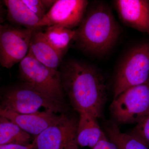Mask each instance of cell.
Segmentation results:
<instances>
[{
	"mask_svg": "<svg viewBox=\"0 0 149 149\" xmlns=\"http://www.w3.org/2000/svg\"><path fill=\"white\" fill-rule=\"evenodd\" d=\"M59 71L63 91L74 110L100 117L106 101L107 87L100 71L74 59L64 62Z\"/></svg>",
	"mask_w": 149,
	"mask_h": 149,
	"instance_id": "6da1fadb",
	"label": "cell"
},
{
	"mask_svg": "<svg viewBox=\"0 0 149 149\" xmlns=\"http://www.w3.org/2000/svg\"><path fill=\"white\" fill-rule=\"evenodd\" d=\"M74 41L80 50L95 56L105 55L114 47L121 33L111 9L103 2L88 6L83 20L75 29Z\"/></svg>",
	"mask_w": 149,
	"mask_h": 149,
	"instance_id": "7a4b0ae2",
	"label": "cell"
},
{
	"mask_svg": "<svg viewBox=\"0 0 149 149\" xmlns=\"http://www.w3.org/2000/svg\"><path fill=\"white\" fill-rule=\"evenodd\" d=\"M41 108L57 114L66 113L67 107L51 99L26 83L9 85L0 89V109L20 114L40 111Z\"/></svg>",
	"mask_w": 149,
	"mask_h": 149,
	"instance_id": "3957f363",
	"label": "cell"
},
{
	"mask_svg": "<svg viewBox=\"0 0 149 149\" xmlns=\"http://www.w3.org/2000/svg\"><path fill=\"white\" fill-rule=\"evenodd\" d=\"M149 81V42L132 46L118 65L113 83V99L128 88Z\"/></svg>",
	"mask_w": 149,
	"mask_h": 149,
	"instance_id": "277c9868",
	"label": "cell"
},
{
	"mask_svg": "<svg viewBox=\"0 0 149 149\" xmlns=\"http://www.w3.org/2000/svg\"><path fill=\"white\" fill-rule=\"evenodd\" d=\"M114 123H137L149 116V81L133 86L113 99L109 107Z\"/></svg>",
	"mask_w": 149,
	"mask_h": 149,
	"instance_id": "5b68a950",
	"label": "cell"
},
{
	"mask_svg": "<svg viewBox=\"0 0 149 149\" xmlns=\"http://www.w3.org/2000/svg\"><path fill=\"white\" fill-rule=\"evenodd\" d=\"M19 75L26 83L56 101L65 103L59 70L51 69L29 53L19 64Z\"/></svg>",
	"mask_w": 149,
	"mask_h": 149,
	"instance_id": "8992f818",
	"label": "cell"
},
{
	"mask_svg": "<svg viewBox=\"0 0 149 149\" xmlns=\"http://www.w3.org/2000/svg\"><path fill=\"white\" fill-rule=\"evenodd\" d=\"M78 120L67 113L34 137L31 144L35 149H78L77 141Z\"/></svg>",
	"mask_w": 149,
	"mask_h": 149,
	"instance_id": "52a82bcc",
	"label": "cell"
},
{
	"mask_svg": "<svg viewBox=\"0 0 149 149\" xmlns=\"http://www.w3.org/2000/svg\"><path fill=\"white\" fill-rule=\"evenodd\" d=\"M37 29L2 24L0 29V65L3 67L10 69L26 57L32 35Z\"/></svg>",
	"mask_w": 149,
	"mask_h": 149,
	"instance_id": "ba28073f",
	"label": "cell"
},
{
	"mask_svg": "<svg viewBox=\"0 0 149 149\" xmlns=\"http://www.w3.org/2000/svg\"><path fill=\"white\" fill-rule=\"evenodd\" d=\"M89 4L87 0H56L40 20L37 27L59 25L72 29L78 27Z\"/></svg>",
	"mask_w": 149,
	"mask_h": 149,
	"instance_id": "9c48e42d",
	"label": "cell"
},
{
	"mask_svg": "<svg viewBox=\"0 0 149 149\" xmlns=\"http://www.w3.org/2000/svg\"><path fill=\"white\" fill-rule=\"evenodd\" d=\"M113 3L123 24L149 35V1L116 0Z\"/></svg>",
	"mask_w": 149,
	"mask_h": 149,
	"instance_id": "30bf717a",
	"label": "cell"
},
{
	"mask_svg": "<svg viewBox=\"0 0 149 149\" xmlns=\"http://www.w3.org/2000/svg\"><path fill=\"white\" fill-rule=\"evenodd\" d=\"M61 115L47 110L20 114L7 110L0 109V115L8 118L34 137L56 122L60 118Z\"/></svg>",
	"mask_w": 149,
	"mask_h": 149,
	"instance_id": "8fae6325",
	"label": "cell"
},
{
	"mask_svg": "<svg viewBox=\"0 0 149 149\" xmlns=\"http://www.w3.org/2000/svg\"><path fill=\"white\" fill-rule=\"evenodd\" d=\"M40 29H36L33 32L28 53L49 68L58 70L63 56L51 45Z\"/></svg>",
	"mask_w": 149,
	"mask_h": 149,
	"instance_id": "7c38bea8",
	"label": "cell"
},
{
	"mask_svg": "<svg viewBox=\"0 0 149 149\" xmlns=\"http://www.w3.org/2000/svg\"><path fill=\"white\" fill-rule=\"evenodd\" d=\"M77 141L78 146L93 149L100 141L104 132L97 118L88 113H79Z\"/></svg>",
	"mask_w": 149,
	"mask_h": 149,
	"instance_id": "4fadbf2b",
	"label": "cell"
},
{
	"mask_svg": "<svg viewBox=\"0 0 149 149\" xmlns=\"http://www.w3.org/2000/svg\"><path fill=\"white\" fill-rule=\"evenodd\" d=\"M7 8V18L10 22L24 26L25 28L37 29L41 19L32 11L23 0H4Z\"/></svg>",
	"mask_w": 149,
	"mask_h": 149,
	"instance_id": "5bb4252c",
	"label": "cell"
},
{
	"mask_svg": "<svg viewBox=\"0 0 149 149\" xmlns=\"http://www.w3.org/2000/svg\"><path fill=\"white\" fill-rule=\"evenodd\" d=\"M32 136L16 123L0 115V145L17 144L27 146L31 144Z\"/></svg>",
	"mask_w": 149,
	"mask_h": 149,
	"instance_id": "9a60e30c",
	"label": "cell"
},
{
	"mask_svg": "<svg viewBox=\"0 0 149 149\" xmlns=\"http://www.w3.org/2000/svg\"><path fill=\"white\" fill-rule=\"evenodd\" d=\"M43 32L51 45L63 56L70 44L74 41L76 35L75 29H68L59 25L47 27Z\"/></svg>",
	"mask_w": 149,
	"mask_h": 149,
	"instance_id": "2e32d148",
	"label": "cell"
},
{
	"mask_svg": "<svg viewBox=\"0 0 149 149\" xmlns=\"http://www.w3.org/2000/svg\"><path fill=\"white\" fill-rule=\"evenodd\" d=\"M105 129L107 137L118 149H149L146 144L136 136L121 132L114 122L109 123Z\"/></svg>",
	"mask_w": 149,
	"mask_h": 149,
	"instance_id": "e0dca14e",
	"label": "cell"
},
{
	"mask_svg": "<svg viewBox=\"0 0 149 149\" xmlns=\"http://www.w3.org/2000/svg\"><path fill=\"white\" fill-rule=\"evenodd\" d=\"M130 134L140 139L149 147V116L136 124Z\"/></svg>",
	"mask_w": 149,
	"mask_h": 149,
	"instance_id": "ac0fdd59",
	"label": "cell"
},
{
	"mask_svg": "<svg viewBox=\"0 0 149 149\" xmlns=\"http://www.w3.org/2000/svg\"><path fill=\"white\" fill-rule=\"evenodd\" d=\"M24 3L39 17L40 19L45 16L47 11L42 0H23Z\"/></svg>",
	"mask_w": 149,
	"mask_h": 149,
	"instance_id": "d6986e66",
	"label": "cell"
},
{
	"mask_svg": "<svg viewBox=\"0 0 149 149\" xmlns=\"http://www.w3.org/2000/svg\"><path fill=\"white\" fill-rule=\"evenodd\" d=\"M92 149H118L113 143L110 141L105 133H103L100 141Z\"/></svg>",
	"mask_w": 149,
	"mask_h": 149,
	"instance_id": "ffe728a7",
	"label": "cell"
},
{
	"mask_svg": "<svg viewBox=\"0 0 149 149\" xmlns=\"http://www.w3.org/2000/svg\"><path fill=\"white\" fill-rule=\"evenodd\" d=\"M0 149H35L31 144L27 146L17 144H4L0 145Z\"/></svg>",
	"mask_w": 149,
	"mask_h": 149,
	"instance_id": "44dd1931",
	"label": "cell"
},
{
	"mask_svg": "<svg viewBox=\"0 0 149 149\" xmlns=\"http://www.w3.org/2000/svg\"><path fill=\"white\" fill-rule=\"evenodd\" d=\"M56 0H42L43 5L44 6L47 10H49L51 8L56 2Z\"/></svg>",
	"mask_w": 149,
	"mask_h": 149,
	"instance_id": "7402d4cb",
	"label": "cell"
},
{
	"mask_svg": "<svg viewBox=\"0 0 149 149\" xmlns=\"http://www.w3.org/2000/svg\"><path fill=\"white\" fill-rule=\"evenodd\" d=\"M3 1H0V24H2V23L3 22L4 17V9L3 7Z\"/></svg>",
	"mask_w": 149,
	"mask_h": 149,
	"instance_id": "603a6c76",
	"label": "cell"
},
{
	"mask_svg": "<svg viewBox=\"0 0 149 149\" xmlns=\"http://www.w3.org/2000/svg\"><path fill=\"white\" fill-rule=\"evenodd\" d=\"M2 25V24H0V29H1V27Z\"/></svg>",
	"mask_w": 149,
	"mask_h": 149,
	"instance_id": "cb8c5ba5",
	"label": "cell"
},
{
	"mask_svg": "<svg viewBox=\"0 0 149 149\" xmlns=\"http://www.w3.org/2000/svg\"><path fill=\"white\" fill-rule=\"evenodd\" d=\"M0 82H1V78H0Z\"/></svg>",
	"mask_w": 149,
	"mask_h": 149,
	"instance_id": "d4e9b609",
	"label": "cell"
}]
</instances>
